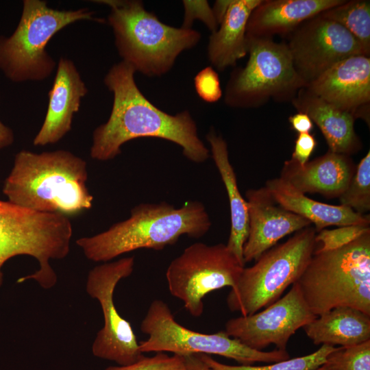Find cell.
<instances>
[{"label":"cell","mask_w":370,"mask_h":370,"mask_svg":"<svg viewBox=\"0 0 370 370\" xmlns=\"http://www.w3.org/2000/svg\"><path fill=\"white\" fill-rule=\"evenodd\" d=\"M110 8L107 21L122 61L148 77L167 73L184 51L194 47L201 34L193 29L162 23L138 0H97Z\"/></svg>","instance_id":"4"},{"label":"cell","mask_w":370,"mask_h":370,"mask_svg":"<svg viewBox=\"0 0 370 370\" xmlns=\"http://www.w3.org/2000/svg\"><path fill=\"white\" fill-rule=\"evenodd\" d=\"M249 232L243 247L245 264L256 260L284 236L311 225L310 222L284 208L264 186L245 193Z\"/></svg>","instance_id":"16"},{"label":"cell","mask_w":370,"mask_h":370,"mask_svg":"<svg viewBox=\"0 0 370 370\" xmlns=\"http://www.w3.org/2000/svg\"><path fill=\"white\" fill-rule=\"evenodd\" d=\"M204 204L186 201L180 208L162 201L140 204L132 208L130 217L107 230L76 241L86 258L107 262L141 248L162 250L174 245L183 235L200 238L211 226Z\"/></svg>","instance_id":"3"},{"label":"cell","mask_w":370,"mask_h":370,"mask_svg":"<svg viewBox=\"0 0 370 370\" xmlns=\"http://www.w3.org/2000/svg\"><path fill=\"white\" fill-rule=\"evenodd\" d=\"M73 227L68 217L19 207L0 199V286L2 267L11 258H34L39 268L30 278L41 284L54 282L57 275L51 260H62L70 252Z\"/></svg>","instance_id":"7"},{"label":"cell","mask_w":370,"mask_h":370,"mask_svg":"<svg viewBox=\"0 0 370 370\" xmlns=\"http://www.w3.org/2000/svg\"><path fill=\"white\" fill-rule=\"evenodd\" d=\"M135 73L130 64L121 60L106 73L103 82L113 94L112 106L108 121L92 133L91 158L112 160L121 153L125 143L153 137L180 146L184 157L195 163L207 160L210 150L199 138L190 113L184 110L169 114L154 106L138 88Z\"/></svg>","instance_id":"1"},{"label":"cell","mask_w":370,"mask_h":370,"mask_svg":"<svg viewBox=\"0 0 370 370\" xmlns=\"http://www.w3.org/2000/svg\"><path fill=\"white\" fill-rule=\"evenodd\" d=\"M14 141L12 130L0 120V149L10 146Z\"/></svg>","instance_id":"36"},{"label":"cell","mask_w":370,"mask_h":370,"mask_svg":"<svg viewBox=\"0 0 370 370\" xmlns=\"http://www.w3.org/2000/svg\"><path fill=\"white\" fill-rule=\"evenodd\" d=\"M105 370H184V361L182 356H169L158 352L155 356H143L137 362L127 366H110Z\"/></svg>","instance_id":"30"},{"label":"cell","mask_w":370,"mask_h":370,"mask_svg":"<svg viewBox=\"0 0 370 370\" xmlns=\"http://www.w3.org/2000/svg\"><path fill=\"white\" fill-rule=\"evenodd\" d=\"M317 345L349 347L370 340V316L349 307L333 308L303 327Z\"/></svg>","instance_id":"24"},{"label":"cell","mask_w":370,"mask_h":370,"mask_svg":"<svg viewBox=\"0 0 370 370\" xmlns=\"http://www.w3.org/2000/svg\"><path fill=\"white\" fill-rule=\"evenodd\" d=\"M184 10V21L181 27L191 29L195 20L201 21L212 33L215 32L219 24L212 8L207 1L185 0L182 1Z\"/></svg>","instance_id":"31"},{"label":"cell","mask_w":370,"mask_h":370,"mask_svg":"<svg viewBox=\"0 0 370 370\" xmlns=\"http://www.w3.org/2000/svg\"><path fill=\"white\" fill-rule=\"evenodd\" d=\"M87 180L86 162L69 151L21 150L14 156L2 192L19 207L69 217L92 206Z\"/></svg>","instance_id":"2"},{"label":"cell","mask_w":370,"mask_h":370,"mask_svg":"<svg viewBox=\"0 0 370 370\" xmlns=\"http://www.w3.org/2000/svg\"><path fill=\"white\" fill-rule=\"evenodd\" d=\"M51 88L43 123L33 140L34 146H45L59 142L71 130L74 114L88 92L74 62L60 58Z\"/></svg>","instance_id":"17"},{"label":"cell","mask_w":370,"mask_h":370,"mask_svg":"<svg viewBox=\"0 0 370 370\" xmlns=\"http://www.w3.org/2000/svg\"><path fill=\"white\" fill-rule=\"evenodd\" d=\"M262 0H230L217 30L207 46L208 58L218 71L236 65L247 54L246 28L248 19Z\"/></svg>","instance_id":"22"},{"label":"cell","mask_w":370,"mask_h":370,"mask_svg":"<svg viewBox=\"0 0 370 370\" xmlns=\"http://www.w3.org/2000/svg\"><path fill=\"white\" fill-rule=\"evenodd\" d=\"M297 112L306 114L321 130L330 151L351 156L362 143L354 130L355 118L311 93L306 88L291 101Z\"/></svg>","instance_id":"20"},{"label":"cell","mask_w":370,"mask_h":370,"mask_svg":"<svg viewBox=\"0 0 370 370\" xmlns=\"http://www.w3.org/2000/svg\"><path fill=\"white\" fill-rule=\"evenodd\" d=\"M197 94L204 101L215 103L223 95L219 74L212 66H207L197 73L194 78Z\"/></svg>","instance_id":"32"},{"label":"cell","mask_w":370,"mask_h":370,"mask_svg":"<svg viewBox=\"0 0 370 370\" xmlns=\"http://www.w3.org/2000/svg\"><path fill=\"white\" fill-rule=\"evenodd\" d=\"M313 95L361 119L369 126L370 58L355 55L325 71L305 87Z\"/></svg>","instance_id":"15"},{"label":"cell","mask_w":370,"mask_h":370,"mask_svg":"<svg viewBox=\"0 0 370 370\" xmlns=\"http://www.w3.org/2000/svg\"><path fill=\"white\" fill-rule=\"evenodd\" d=\"M370 232L369 226L345 225L334 229H323L315 235L316 243L320 247L314 253L324 252L341 248L360 236Z\"/></svg>","instance_id":"29"},{"label":"cell","mask_w":370,"mask_h":370,"mask_svg":"<svg viewBox=\"0 0 370 370\" xmlns=\"http://www.w3.org/2000/svg\"><path fill=\"white\" fill-rule=\"evenodd\" d=\"M206 138L229 198L231 227L226 246L240 264L245 267L243 247L249 232L247 203L239 191L236 173L229 160L226 141L213 128L210 130Z\"/></svg>","instance_id":"23"},{"label":"cell","mask_w":370,"mask_h":370,"mask_svg":"<svg viewBox=\"0 0 370 370\" xmlns=\"http://www.w3.org/2000/svg\"><path fill=\"white\" fill-rule=\"evenodd\" d=\"M347 29L359 42L366 55L370 56V1H345L320 14Z\"/></svg>","instance_id":"25"},{"label":"cell","mask_w":370,"mask_h":370,"mask_svg":"<svg viewBox=\"0 0 370 370\" xmlns=\"http://www.w3.org/2000/svg\"><path fill=\"white\" fill-rule=\"evenodd\" d=\"M336 348L333 346L322 345L318 350L310 354L264 366L228 365L217 362L208 354H198L201 359L213 370H315L325 362L328 355Z\"/></svg>","instance_id":"26"},{"label":"cell","mask_w":370,"mask_h":370,"mask_svg":"<svg viewBox=\"0 0 370 370\" xmlns=\"http://www.w3.org/2000/svg\"><path fill=\"white\" fill-rule=\"evenodd\" d=\"M245 267L226 245L195 243L173 259L166 271L170 293L195 317L204 312V297L225 286L233 288Z\"/></svg>","instance_id":"11"},{"label":"cell","mask_w":370,"mask_h":370,"mask_svg":"<svg viewBox=\"0 0 370 370\" xmlns=\"http://www.w3.org/2000/svg\"><path fill=\"white\" fill-rule=\"evenodd\" d=\"M134 266L133 256L97 265L88 273L86 285L88 294L98 300L103 316V326L92 343V354L119 366L132 365L144 356L130 323L119 314L114 302L116 285L132 274Z\"/></svg>","instance_id":"12"},{"label":"cell","mask_w":370,"mask_h":370,"mask_svg":"<svg viewBox=\"0 0 370 370\" xmlns=\"http://www.w3.org/2000/svg\"><path fill=\"white\" fill-rule=\"evenodd\" d=\"M316 317L295 282L285 295L262 311L227 321L225 332L256 350L262 351L271 344L285 350L291 336Z\"/></svg>","instance_id":"14"},{"label":"cell","mask_w":370,"mask_h":370,"mask_svg":"<svg viewBox=\"0 0 370 370\" xmlns=\"http://www.w3.org/2000/svg\"><path fill=\"white\" fill-rule=\"evenodd\" d=\"M184 370H213L199 357L198 354L183 356Z\"/></svg>","instance_id":"35"},{"label":"cell","mask_w":370,"mask_h":370,"mask_svg":"<svg viewBox=\"0 0 370 370\" xmlns=\"http://www.w3.org/2000/svg\"><path fill=\"white\" fill-rule=\"evenodd\" d=\"M87 8L60 10L42 0H24L18 23L9 36H0V71L21 83L48 78L57 66L46 47L58 32L79 21L105 23Z\"/></svg>","instance_id":"6"},{"label":"cell","mask_w":370,"mask_h":370,"mask_svg":"<svg viewBox=\"0 0 370 370\" xmlns=\"http://www.w3.org/2000/svg\"><path fill=\"white\" fill-rule=\"evenodd\" d=\"M356 167L349 156L328 150L303 166L292 159L285 161L280 177L304 194L332 199L343 193Z\"/></svg>","instance_id":"18"},{"label":"cell","mask_w":370,"mask_h":370,"mask_svg":"<svg viewBox=\"0 0 370 370\" xmlns=\"http://www.w3.org/2000/svg\"><path fill=\"white\" fill-rule=\"evenodd\" d=\"M296 283L317 317L338 307L370 316V232L341 248L314 253Z\"/></svg>","instance_id":"5"},{"label":"cell","mask_w":370,"mask_h":370,"mask_svg":"<svg viewBox=\"0 0 370 370\" xmlns=\"http://www.w3.org/2000/svg\"><path fill=\"white\" fill-rule=\"evenodd\" d=\"M140 330L149 336L139 343L143 354L171 352L182 356L192 354H216L232 358L241 365L274 363L290 358L286 349L256 350L230 336L225 331L204 334L189 330L175 321L168 305L160 299L150 304L141 321Z\"/></svg>","instance_id":"10"},{"label":"cell","mask_w":370,"mask_h":370,"mask_svg":"<svg viewBox=\"0 0 370 370\" xmlns=\"http://www.w3.org/2000/svg\"><path fill=\"white\" fill-rule=\"evenodd\" d=\"M316 234L314 227H306L266 251L251 267H244L227 295L229 309L245 317L280 299L308 266L315 249Z\"/></svg>","instance_id":"8"},{"label":"cell","mask_w":370,"mask_h":370,"mask_svg":"<svg viewBox=\"0 0 370 370\" xmlns=\"http://www.w3.org/2000/svg\"><path fill=\"white\" fill-rule=\"evenodd\" d=\"M340 205L364 214L370 210V152L360 161L349 184L338 197Z\"/></svg>","instance_id":"27"},{"label":"cell","mask_w":370,"mask_h":370,"mask_svg":"<svg viewBox=\"0 0 370 370\" xmlns=\"http://www.w3.org/2000/svg\"><path fill=\"white\" fill-rule=\"evenodd\" d=\"M286 38L295 69L306 86L338 62L367 56L347 29L320 14L302 23Z\"/></svg>","instance_id":"13"},{"label":"cell","mask_w":370,"mask_h":370,"mask_svg":"<svg viewBox=\"0 0 370 370\" xmlns=\"http://www.w3.org/2000/svg\"><path fill=\"white\" fill-rule=\"evenodd\" d=\"M247 47L245 66L232 71L225 87L224 101L229 107L248 109L270 100L291 101L306 86L285 42L247 37Z\"/></svg>","instance_id":"9"},{"label":"cell","mask_w":370,"mask_h":370,"mask_svg":"<svg viewBox=\"0 0 370 370\" xmlns=\"http://www.w3.org/2000/svg\"><path fill=\"white\" fill-rule=\"evenodd\" d=\"M315 370H328L326 369V367L323 365L322 366L319 367V368H317V369Z\"/></svg>","instance_id":"37"},{"label":"cell","mask_w":370,"mask_h":370,"mask_svg":"<svg viewBox=\"0 0 370 370\" xmlns=\"http://www.w3.org/2000/svg\"><path fill=\"white\" fill-rule=\"evenodd\" d=\"M344 0H262L248 19L246 36L286 37L304 21Z\"/></svg>","instance_id":"19"},{"label":"cell","mask_w":370,"mask_h":370,"mask_svg":"<svg viewBox=\"0 0 370 370\" xmlns=\"http://www.w3.org/2000/svg\"><path fill=\"white\" fill-rule=\"evenodd\" d=\"M265 187L284 208L314 223L317 233L332 225L369 226V214H358L342 205H331L312 199L280 177L267 180Z\"/></svg>","instance_id":"21"},{"label":"cell","mask_w":370,"mask_h":370,"mask_svg":"<svg viewBox=\"0 0 370 370\" xmlns=\"http://www.w3.org/2000/svg\"><path fill=\"white\" fill-rule=\"evenodd\" d=\"M316 145L317 140L313 134L310 133L299 134L295 141L291 159L299 165H304L308 162Z\"/></svg>","instance_id":"33"},{"label":"cell","mask_w":370,"mask_h":370,"mask_svg":"<svg viewBox=\"0 0 370 370\" xmlns=\"http://www.w3.org/2000/svg\"><path fill=\"white\" fill-rule=\"evenodd\" d=\"M288 121L292 129L299 134L310 133L313 128V122L306 114L303 112H297L289 116Z\"/></svg>","instance_id":"34"},{"label":"cell","mask_w":370,"mask_h":370,"mask_svg":"<svg viewBox=\"0 0 370 370\" xmlns=\"http://www.w3.org/2000/svg\"><path fill=\"white\" fill-rule=\"evenodd\" d=\"M323 365L328 370H370V340L336 347L328 355Z\"/></svg>","instance_id":"28"}]
</instances>
